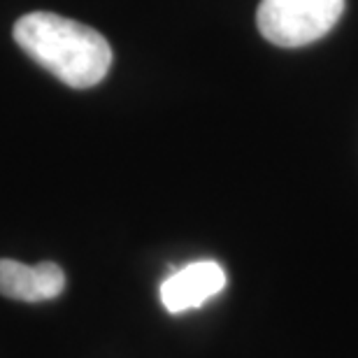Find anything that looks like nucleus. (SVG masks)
Returning a JSON list of instances; mask_svg holds the SVG:
<instances>
[{"mask_svg":"<svg viewBox=\"0 0 358 358\" xmlns=\"http://www.w3.org/2000/svg\"><path fill=\"white\" fill-rule=\"evenodd\" d=\"M345 0H261L259 31L277 47H305L331 33Z\"/></svg>","mask_w":358,"mask_h":358,"instance_id":"nucleus-2","label":"nucleus"},{"mask_svg":"<svg viewBox=\"0 0 358 358\" xmlns=\"http://www.w3.org/2000/svg\"><path fill=\"white\" fill-rule=\"evenodd\" d=\"M14 40L35 63L73 89L105 80L112 47L93 28L54 12H31L14 24Z\"/></svg>","mask_w":358,"mask_h":358,"instance_id":"nucleus-1","label":"nucleus"},{"mask_svg":"<svg viewBox=\"0 0 358 358\" xmlns=\"http://www.w3.org/2000/svg\"><path fill=\"white\" fill-rule=\"evenodd\" d=\"M226 270L217 261H196L173 272L161 284V303L170 314H182L205 305L226 289Z\"/></svg>","mask_w":358,"mask_h":358,"instance_id":"nucleus-3","label":"nucleus"},{"mask_svg":"<svg viewBox=\"0 0 358 358\" xmlns=\"http://www.w3.org/2000/svg\"><path fill=\"white\" fill-rule=\"evenodd\" d=\"M66 289V275L52 261L24 266L12 259H0V296L21 303H45L59 298Z\"/></svg>","mask_w":358,"mask_h":358,"instance_id":"nucleus-4","label":"nucleus"}]
</instances>
